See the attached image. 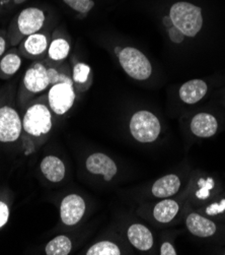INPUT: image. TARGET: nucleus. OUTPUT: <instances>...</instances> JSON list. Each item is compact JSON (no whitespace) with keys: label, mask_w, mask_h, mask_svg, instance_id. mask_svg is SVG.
Listing matches in <instances>:
<instances>
[{"label":"nucleus","mask_w":225,"mask_h":255,"mask_svg":"<svg viewBox=\"0 0 225 255\" xmlns=\"http://www.w3.org/2000/svg\"><path fill=\"white\" fill-rule=\"evenodd\" d=\"M67 78V75L60 73L56 68H48L45 64L37 62L24 73L22 86L24 93L33 96L43 93L48 88H51L53 85Z\"/></svg>","instance_id":"1"},{"label":"nucleus","mask_w":225,"mask_h":255,"mask_svg":"<svg viewBox=\"0 0 225 255\" xmlns=\"http://www.w3.org/2000/svg\"><path fill=\"white\" fill-rule=\"evenodd\" d=\"M169 17L174 27L187 37H195L202 29V10L192 3L186 1L174 3L170 8Z\"/></svg>","instance_id":"2"},{"label":"nucleus","mask_w":225,"mask_h":255,"mask_svg":"<svg viewBox=\"0 0 225 255\" xmlns=\"http://www.w3.org/2000/svg\"><path fill=\"white\" fill-rule=\"evenodd\" d=\"M22 127L31 138L45 137L52 128V111L49 105L43 102L31 105L23 115Z\"/></svg>","instance_id":"3"},{"label":"nucleus","mask_w":225,"mask_h":255,"mask_svg":"<svg viewBox=\"0 0 225 255\" xmlns=\"http://www.w3.org/2000/svg\"><path fill=\"white\" fill-rule=\"evenodd\" d=\"M45 20V12L38 7H28L21 10L10 27L11 43L16 44L21 39L40 32Z\"/></svg>","instance_id":"4"},{"label":"nucleus","mask_w":225,"mask_h":255,"mask_svg":"<svg viewBox=\"0 0 225 255\" xmlns=\"http://www.w3.org/2000/svg\"><path fill=\"white\" fill-rule=\"evenodd\" d=\"M132 136L139 142L149 143L157 139L161 126L158 118L149 111L136 112L129 123Z\"/></svg>","instance_id":"5"},{"label":"nucleus","mask_w":225,"mask_h":255,"mask_svg":"<svg viewBox=\"0 0 225 255\" xmlns=\"http://www.w3.org/2000/svg\"><path fill=\"white\" fill-rule=\"evenodd\" d=\"M119 61L125 72L134 80L145 81L151 75V64L141 51L136 48H124L119 53Z\"/></svg>","instance_id":"6"},{"label":"nucleus","mask_w":225,"mask_h":255,"mask_svg":"<svg viewBox=\"0 0 225 255\" xmlns=\"http://www.w3.org/2000/svg\"><path fill=\"white\" fill-rule=\"evenodd\" d=\"M49 108L56 115L66 114L73 106L75 101V92L73 81L69 78L53 85L49 89L47 95Z\"/></svg>","instance_id":"7"},{"label":"nucleus","mask_w":225,"mask_h":255,"mask_svg":"<svg viewBox=\"0 0 225 255\" xmlns=\"http://www.w3.org/2000/svg\"><path fill=\"white\" fill-rule=\"evenodd\" d=\"M22 130V121L15 109L9 106L0 108V141L14 142Z\"/></svg>","instance_id":"8"},{"label":"nucleus","mask_w":225,"mask_h":255,"mask_svg":"<svg viewBox=\"0 0 225 255\" xmlns=\"http://www.w3.org/2000/svg\"><path fill=\"white\" fill-rule=\"evenodd\" d=\"M85 213V202L80 195L69 194L65 196L60 206L61 221L66 226L76 225Z\"/></svg>","instance_id":"9"},{"label":"nucleus","mask_w":225,"mask_h":255,"mask_svg":"<svg viewBox=\"0 0 225 255\" xmlns=\"http://www.w3.org/2000/svg\"><path fill=\"white\" fill-rule=\"evenodd\" d=\"M86 169L91 174L102 175L106 181H111L116 176L118 169L115 162L102 152H95L86 160Z\"/></svg>","instance_id":"10"},{"label":"nucleus","mask_w":225,"mask_h":255,"mask_svg":"<svg viewBox=\"0 0 225 255\" xmlns=\"http://www.w3.org/2000/svg\"><path fill=\"white\" fill-rule=\"evenodd\" d=\"M50 45L49 36L45 33H36L24 38L20 44L21 54L29 59L43 56Z\"/></svg>","instance_id":"11"},{"label":"nucleus","mask_w":225,"mask_h":255,"mask_svg":"<svg viewBox=\"0 0 225 255\" xmlns=\"http://www.w3.org/2000/svg\"><path fill=\"white\" fill-rule=\"evenodd\" d=\"M218 129V122L213 115L208 113L197 114L191 122L192 132L199 137H211Z\"/></svg>","instance_id":"12"},{"label":"nucleus","mask_w":225,"mask_h":255,"mask_svg":"<svg viewBox=\"0 0 225 255\" xmlns=\"http://www.w3.org/2000/svg\"><path fill=\"white\" fill-rule=\"evenodd\" d=\"M130 243L140 251H147L153 246V236L149 229L141 224H133L127 232Z\"/></svg>","instance_id":"13"},{"label":"nucleus","mask_w":225,"mask_h":255,"mask_svg":"<svg viewBox=\"0 0 225 255\" xmlns=\"http://www.w3.org/2000/svg\"><path fill=\"white\" fill-rule=\"evenodd\" d=\"M186 224L188 230L197 237H210L216 232L215 224L199 214L193 213L189 215L186 220Z\"/></svg>","instance_id":"14"},{"label":"nucleus","mask_w":225,"mask_h":255,"mask_svg":"<svg viewBox=\"0 0 225 255\" xmlns=\"http://www.w3.org/2000/svg\"><path fill=\"white\" fill-rule=\"evenodd\" d=\"M41 171L47 180L53 183L64 179L66 169L64 163L56 156H47L41 162Z\"/></svg>","instance_id":"15"},{"label":"nucleus","mask_w":225,"mask_h":255,"mask_svg":"<svg viewBox=\"0 0 225 255\" xmlns=\"http://www.w3.org/2000/svg\"><path fill=\"white\" fill-rule=\"evenodd\" d=\"M207 85L202 80H193L185 83L180 89V98L186 104H196L207 93Z\"/></svg>","instance_id":"16"},{"label":"nucleus","mask_w":225,"mask_h":255,"mask_svg":"<svg viewBox=\"0 0 225 255\" xmlns=\"http://www.w3.org/2000/svg\"><path fill=\"white\" fill-rule=\"evenodd\" d=\"M181 187L180 178L174 175H165L156 180L152 186V194L158 198H166L176 194Z\"/></svg>","instance_id":"17"},{"label":"nucleus","mask_w":225,"mask_h":255,"mask_svg":"<svg viewBox=\"0 0 225 255\" xmlns=\"http://www.w3.org/2000/svg\"><path fill=\"white\" fill-rule=\"evenodd\" d=\"M180 207L173 199H164L158 202L153 210V217L159 223H169L179 213Z\"/></svg>","instance_id":"18"},{"label":"nucleus","mask_w":225,"mask_h":255,"mask_svg":"<svg viewBox=\"0 0 225 255\" xmlns=\"http://www.w3.org/2000/svg\"><path fill=\"white\" fill-rule=\"evenodd\" d=\"M70 52V45L68 41L63 38H56L50 42L48 48V57L49 60L59 62L67 58Z\"/></svg>","instance_id":"19"},{"label":"nucleus","mask_w":225,"mask_h":255,"mask_svg":"<svg viewBox=\"0 0 225 255\" xmlns=\"http://www.w3.org/2000/svg\"><path fill=\"white\" fill-rule=\"evenodd\" d=\"M71 249V240L65 235H60L52 239L46 245L45 252L47 255H68Z\"/></svg>","instance_id":"20"},{"label":"nucleus","mask_w":225,"mask_h":255,"mask_svg":"<svg viewBox=\"0 0 225 255\" xmlns=\"http://www.w3.org/2000/svg\"><path fill=\"white\" fill-rule=\"evenodd\" d=\"M21 65V58L16 53L6 54L0 61V72L5 76H11L18 71Z\"/></svg>","instance_id":"21"},{"label":"nucleus","mask_w":225,"mask_h":255,"mask_svg":"<svg viewBox=\"0 0 225 255\" xmlns=\"http://www.w3.org/2000/svg\"><path fill=\"white\" fill-rule=\"evenodd\" d=\"M87 255H120V248L113 242L102 241L92 245L86 252Z\"/></svg>","instance_id":"22"},{"label":"nucleus","mask_w":225,"mask_h":255,"mask_svg":"<svg viewBox=\"0 0 225 255\" xmlns=\"http://www.w3.org/2000/svg\"><path fill=\"white\" fill-rule=\"evenodd\" d=\"M90 75V67L85 63H77L73 67L72 81L76 85H84L88 82Z\"/></svg>","instance_id":"23"},{"label":"nucleus","mask_w":225,"mask_h":255,"mask_svg":"<svg viewBox=\"0 0 225 255\" xmlns=\"http://www.w3.org/2000/svg\"><path fill=\"white\" fill-rule=\"evenodd\" d=\"M63 1L69 7L80 13L88 12L94 5V2L92 0H63Z\"/></svg>","instance_id":"24"},{"label":"nucleus","mask_w":225,"mask_h":255,"mask_svg":"<svg viewBox=\"0 0 225 255\" xmlns=\"http://www.w3.org/2000/svg\"><path fill=\"white\" fill-rule=\"evenodd\" d=\"M200 189L196 192V196L200 199H206L209 196V191L214 187V181L211 178H208L207 180L200 179L198 182Z\"/></svg>","instance_id":"25"},{"label":"nucleus","mask_w":225,"mask_h":255,"mask_svg":"<svg viewBox=\"0 0 225 255\" xmlns=\"http://www.w3.org/2000/svg\"><path fill=\"white\" fill-rule=\"evenodd\" d=\"M167 33H168L169 39H170L173 43L180 44V43H182V42L184 41L185 35H184L177 27H174V25H172V27H170V28L167 29Z\"/></svg>","instance_id":"26"},{"label":"nucleus","mask_w":225,"mask_h":255,"mask_svg":"<svg viewBox=\"0 0 225 255\" xmlns=\"http://www.w3.org/2000/svg\"><path fill=\"white\" fill-rule=\"evenodd\" d=\"M223 212H225V199H222L219 203H213L206 210V213L209 216H216Z\"/></svg>","instance_id":"27"},{"label":"nucleus","mask_w":225,"mask_h":255,"mask_svg":"<svg viewBox=\"0 0 225 255\" xmlns=\"http://www.w3.org/2000/svg\"><path fill=\"white\" fill-rule=\"evenodd\" d=\"M9 219V208L6 203L0 201V228H2Z\"/></svg>","instance_id":"28"},{"label":"nucleus","mask_w":225,"mask_h":255,"mask_svg":"<svg viewBox=\"0 0 225 255\" xmlns=\"http://www.w3.org/2000/svg\"><path fill=\"white\" fill-rule=\"evenodd\" d=\"M160 254L161 255H177V251L174 250L172 245L168 242H164L160 247Z\"/></svg>","instance_id":"29"},{"label":"nucleus","mask_w":225,"mask_h":255,"mask_svg":"<svg viewBox=\"0 0 225 255\" xmlns=\"http://www.w3.org/2000/svg\"><path fill=\"white\" fill-rule=\"evenodd\" d=\"M5 47H6L5 40L2 37H0V57L3 55L4 51H5Z\"/></svg>","instance_id":"30"},{"label":"nucleus","mask_w":225,"mask_h":255,"mask_svg":"<svg viewBox=\"0 0 225 255\" xmlns=\"http://www.w3.org/2000/svg\"><path fill=\"white\" fill-rule=\"evenodd\" d=\"M163 23H164V25H165V27H166L167 29L170 28V27H172V25H173L172 20H171V18H170L169 16H165V17L163 18Z\"/></svg>","instance_id":"31"},{"label":"nucleus","mask_w":225,"mask_h":255,"mask_svg":"<svg viewBox=\"0 0 225 255\" xmlns=\"http://www.w3.org/2000/svg\"><path fill=\"white\" fill-rule=\"evenodd\" d=\"M26 1H27V0H13V3H14V4H16V5H18V4H22V3H24Z\"/></svg>","instance_id":"32"}]
</instances>
